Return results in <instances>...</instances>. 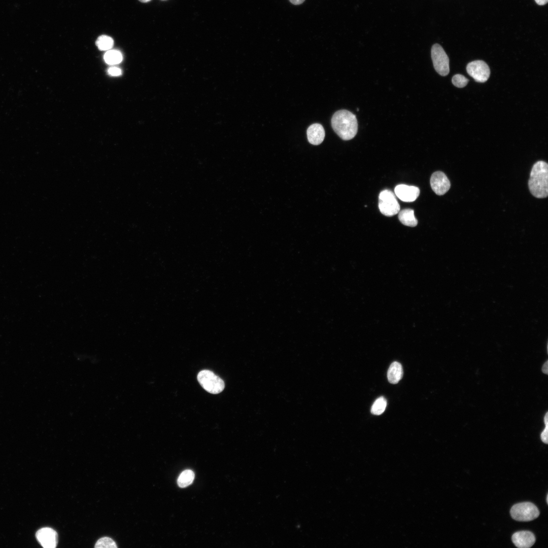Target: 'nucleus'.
Masks as SVG:
<instances>
[{"label":"nucleus","instance_id":"nucleus-1","mask_svg":"<svg viewBox=\"0 0 548 548\" xmlns=\"http://www.w3.org/2000/svg\"><path fill=\"white\" fill-rule=\"evenodd\" d=\"M332 126L340 138L345 141L354 138L358 131L356 116L346 110L338 111L334 114Z\"/></svg>","mask_w":548,"mask_h":548},{"label":"nucleus","instance_id":"nucleus-2","mask_svg":"<svg viewBox=\"0 0 548 548\" xmlns=\"http://www.w3.org/2000/svg\"><path fill=\"white\" fill-rule=\"evenodd\" d=\"M529 189L533 196L546 198L548 195V165L544 161L536 163L531 171Z\"/></svg>","mask_w":548,"mask_h":548},{"label":"nucleus","instance_id":"nucleus-3","mask_svg":"<svg viewBox=\"0 0 548 548\" xmlns=\"http://www.w3.org/2000/svg\"><path fill=\"white\" fill-rule=\"evenodd\" d=\"M513 519L520 522H528L537 519L540 511L533 503L525 502L514 505L510 511Z\"/></svg>","mask_w":548,"mask_h":548},{"label":"nucleus","instance_id":"nucleus-4","mask_svg":"<svg viewBox=\"0 0 548 548\" xmlns=\"http://www.w3.org/2000/svg\"><path fill=\"white\" fill-rule=\"evenodd\" d=\"M198 380L206 391L211 394L220 393L225 387L224 381L209 370L201 371L198 375Z\"/></svg>","mask_w":548,"mask_h":548},{"label":"nucleus","instance_id":"nucleus-5","mask_svg":"<svg viewBox=\"0 0 548 548\" xmlns=\"http://www.w3.org/2000/svg\"><path fill=\"white\" fill-rule=\"evenodd\" d=\"M379 208L382 214L393 216L400 211V206L393 193L390 190L382 191L379 196Z\"/></svg>","mask_w":548,"mask_h":548},{"label":"nucleus","instance_id":"nucleus-6","mask_svg":"<svg viewBox=\"0 0 548 548\" xmlns=\"http://www.w3.org/2000/svg\"><path fill=\"white\" fill-rule=\"evenodd\" d=\"M435 69L440 75L446 76L449 73V59L443 47L439 44L434 45L431 50Z\"/></svg>","mask_w":548,"mask_h":548},{"label":"nucleus","instance_id":"nucleus-7","mask_svg":"<svg viewBox=\"0 0 548 548\" xmlns=\"http://www.w3.org/2000/svg\"><path fill=\"white\" fill-rule=\"evenodd\" d=\"M467 71L478 82L483 83L487 81L490 75L489 66L483 61H475L470 63L467 66Z\"/></svg>","mask_w":548,"mask_h":548},{"label":"nucleus","instance_id":"nucleus-8","mask_svg":"<svg viewBox=\"0 0 548 548\" xmlns=\"http://www.w3.org/2000/svg\"><path fill=\"white\" fill-rule=\"evenodd\" d=\"M430 182L432 190L439 196H442L447 193L451 187L448 177L441 171L434 173Z\"/></svg>","mask_w":548,"mask_h":548},{"label":"nucleus","instance_id":"nucleus-9","mask_svg":"<svg viewBox=\"0 0 548 548\" xmlns=\"http://www.w3.org/2000/svg\"><path fill=\"white\" fill-rule=\"evenodd\" d=\"M36 538L45 548H55L57 546L58 534L52 528L45 527L39 529L36 533Z\"/></svg>","mask_w":548,"mask_h":548},{"label":"nucleus","instance_id":"nucleus-10","mask_svg":"<svg viewBox=\"0 0 548 548\" xmlns=\"http://www.w3.org/2000/svg\"><path fill=\"white\" fill-rule=\"evenodd\" d=\"M397 196L405 202H414L419 196L420 190L417 187L400 184L395 188Z\"/></svg>","mask_w":548,"mask_h":548},{"label":"nucleus","instance_id":"nucleus-11","mask_svg":"<svg viewBox=\"0 0 548 548\" xmlns=\"http://www.w3.org/2000/svg\"><path fill=\"white\" fill-rule=\"evenodd\" d=\"M512 541L519 548H529L536 542L535 535L528 531H522L515 533L512 536Z\"/></svg>","mask_w":548,"mask_h":548},{"label":"nucleus","instance_id":"nucleus-12","mask_svg":"<svg viewBox=\"0 0 548 548\" xmlns=\"http://www.w3.org/2000/svg\"><path fill=\"white\" fill-rule=\"evenodd\" d=\"M308 140L314 145H320L325 138V131L323 127L319 124L310 126L307 131Z\"/></svg>","mask_w":548,"mask_h":548},{"label":"nucleus","instance_id":"nucleus-13","mask_svg":"<svg viewBox=\"0 0 548 548\" xmlns=\"http://www.w3.org/2000/svg\"><path fill=\"white\" fill-rule=\"evenodd\" d=\"M403 370L402 365L397 362L392 363L387 372V378L390 383L396 384L403 378Z\"/></svg>","mask_w":548,"mask_h":548},{"label":"nucleus","instance_id":"nucleus-14","mask_svg":"<svg viewBox=\"0 0 548 548\" xmlns=\"http://www.w3.org/2000/svg\"><path fill=\"white\" fill-rule=\"evenodd\" d=\"M399 219L402 223L406 226L415 227L418 224V220L414 215V211L412 209H407L401 211L399 215Z\"/></svg>","mask_w":548,"mask_h":548},{"label":"nucleus","instance_id":"nucleus-15","mask_svg":"<svg viewBox=\"0 0 548 548\" xmlns=\"http://www.w3.org/2000/svg\"><path fill=\"white\" fill-rule=\"evenodd\" d=\"M195 474L190 470L183 471L179 476L177 483L181 488H185L190 485L194 480Z\"/></svg>","mask_w":548,"mask_h":548},{"label":"nucleus","instance_id":"nucleus-16","mask_svg":"<svg viewBox=\"0 0 548 548\" xmlns=\"http://www.w3.org/2000/svg\"><path fill=\"white\" fill-rule=\"evenodd\" d=\"M106 63L109 65H116L119 64L123 60V56L121 52L116 50H109L104 56Z\"/></svg>","mask_w":548,"mask_h":548},{"label":"nucleus","instance_id":"nucleus-17","mask_svg":"<svg viewBox=\"0 0 548 548\" xmlns=\"http://www.w3.org/2000/svg\"><path fill=\"white\" fill-rule=\"evenodd\" d=\"M387 406L386 400L384 397H380L374 402L371 408V413L375 415H380L383 414Z\"/></svg>","mask_w":548,"mask_h":548},{"label":"nucleus","instance_id":"nucleus-18","mask_svg":"<svg viewBox=\"0 0 548 548\" xmlns=\"http://www.w3.org/2000/svg\"><path fill=\"white\" fill-rule=\"evenodd\" d=\"M96 44L100 50H108L113 47L114 42L112 38L102 35L98 38Z\"/></svg>","mask_w":548,"mask_h":548},{"label":"nucleus","instance_id":"nucleus-19","mask_svg":"<svg viewBox=\"0 0 548 548\" xmlns=\"http://www.w3.org/2000/svg\"><path fill=\"white\" fill-rule=\"evenodd\" d=\"M95 547L96 548H117V546L115 542L111 538L103 537L97 542Z\"/></svg>","mask_w":548,"mask_h":548},{"label":"nucleus","instance_id":"nucleus-20","mask_svg":"<svg viewBox=\"0 0 548 548\" xmlns=\"http://www.w3.org/2000/svg\"><path fill=\"white\" fill-rule=\"evenodd\" d=\"M452 81L454 86L458 88L465 87L469 82V80L467 78L460 74L454 76Z\"/></svg>","mask_w":548,"mask_h":548},{"label":"nucleus","instance_id":"nucleus-21","mask_svg":"<svg viewBox=\"0 0 548 548\" xmlns=\"http://www.w3.org/2000/svg\"><path fill=\"white\" fill-rule=\"evenodd\" d=\"M548 412H547L545 417H544V423H545V424L546 425V427H545V429L544 430L543 432L541 433V440H542V442L546 444H548Z\"/></svg>","mask_w":548,"mask_h":548},{"label":"nucleus","instance_id":"nucleus-22","mask_svg":"<svg viewBox=\"0 0 548 548\" xmlns=\"http://www.w3.org/2000/svg\"><path fill=\"white\" fill-rule=\"evenodd\" d=\"M108 73L111 76H117L122 74V70L117 67H111L109 68Z\"/></svg>","mask_w":548,"mask_h":548},{"label":"nucleus","instance_id":"nucleus-23","mask_svg":"<svg viewBox=\"0 0 548 548\" xmlns=\"http://www.w3.org/2000/svg\"><path fill=\"white\" fill-rule=\"evenodd\" d=\"M537 4L540 6H543L547 4L548 0H535Z\"/></svg>","mask_w":548,"mask_h":548},{"label":"nucleus","instance_id":"nucleus-24","mask_svg":"<svg viewBox=\"0 0 548 548\" xmlns=\"http://www.w3.org/2000/svg\"><path fill=\"white\" fill-rule=\"evenodd\" d=\"M289 1L294 5H300L302 4L305 0H289Z\"/></svg>","mask_w":548,"mask_h":548},{"label":"nucleus","instance_id":"nucleus-25","mask_svg":"<svg viewBox=\"0 0 548 548\" xmlns=\"http://www.w3.org/2000/svg\"><path fill=\"white\" fill-rule=\"evenodd\" d=\"M548 361H547V362H546V363H545V364H544V365H543V367H542V372H543V373H544V374H546V375H547V374H548Z\"/></svg>","mask_w":548,"mask_h":548},{"label":"nucleus","instance_id":"nucleus-26","mask_svg":"<svg viewBox=\"0 0 548 548\" xmlns=\"http://www.w3.org/2000/svg\"><path fill=\"white\" fill-rule=\"evenodd\" d=\"M150 0H139V1L142 3H146L150 1Z\"/></svg>","mask_w":548,"mask_h":548},{"label":"nucleus","instance_id":"nucleus-27","mask_svg":"<svg viewBox=\"0 0 548 548\" xmlns=\"http://www.w3.org/2000/svg\"><path fill=\"white\" fill-rule=\"evenodd\" d=\"M547 503L548 504V494H547Z\"/></svg>","mask_w":548,"mask_h":548}]
</instances>
